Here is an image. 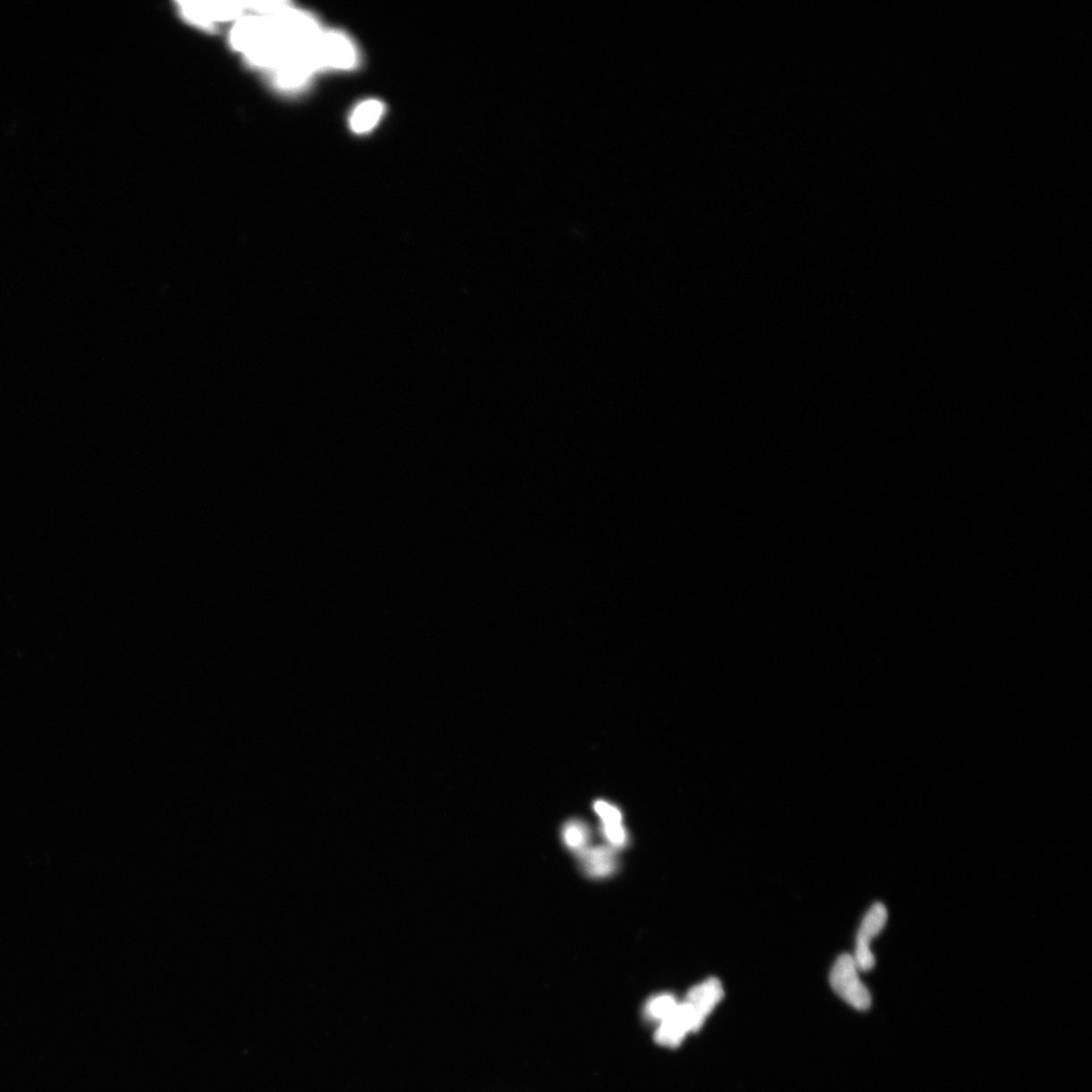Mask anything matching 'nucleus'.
Returning <instances> with one entry per match:
<instances>
[{
  "label": "nucleus",
  "mask_w": 1092,
  "mask_h": 1092,
  "mask_svg": "<svg viewBox=\"0 0 1092 1092\" xmlns=\"http://www.w3.org/2000/svg\"><path fill=\"white\" fill-rule=\"evenodd\" d=\"M855 959L850 953H843L836 961L830 971V987L838 996L859 1011H867L872 1004V997L861 980Z\"/></svg>",
  "instance_id": "f03ea898"
},
{
  "label": "nucleus",
  "mask_w": 1092,
  "mask_h": 1092,
  "mask_svg": "<svg viewBox=\"0 0 1092 1092\" xmlns=\"http://www.w3.org/2000/svg\"><path fill=\"white\" fill-rule=\"evenodd\" d=\"M316 55L320 68L348 71L357 63L355 44L340 32H322L316 46Z\"/></svg>",
  "instance_id": "20e7f679"
},
{
  "label": "nucleus",
  "mask_w": 1092,
  "mask_h": 1092,
  "mask_svg": "<svg viewBox=\"0 0 1092 1092\" xmlns=\"http://www.w3.org/2000/svg\"><path fill=\"white\" fill-rule=\"evenodd\" d=\"M725 995L724 987L718 979H710L691 988L686 1002L705 1019L710 1016L715 1007Z\"/></svg>",
  "instance_id": "6e6552de"
},
{
  "label": "nucleus",
  "mask_w": 1092,
  "mask_h": 1092,
  "mask_svg": "<svg viewBox=\"0 0 1092 1092\" xmlns=\"http://www.w3.org/2000/svg\"><path fill=\"white\" fill-rule=\"evenodd\" d=\"M888 912L886 905L878 903L871 906L859 928L856 950L853 959L860 971H869L875 966V956L871 943L886 925Z\"/></svg>",
  "instance_id": "39448f33"
},
{
  "label": "nucleus",
  "mask_w": 1092,
  "mask_h": 1092,
  "mask_svg": "<svg viewBox=\"0 0 1092 1092\" xmlns=\"http://www.w3.org/2000/svg\"><path fill=\"white\" fill-rule=\"evenodd\" d=\"M594 811L598 817L601 819L603 825H619L622 824V813L617 806L604 802L597 801L594 803Z\"/></svg>",
  "instance_id": "f8f14e48"
},
{
  "label": "nucleus",
  "mask_w": 1092,
  "mask_h": 1092,
  "mask_svg": "<svg viewBox=\"0 0 1092 1092\" xmlns=\"http://www.w3.org/2000/svg\"><path fill=\"white\" fill-rule=\"evenodd\" d=\"M561 836L568 849L580 853L588 848L591 834L588 826L584 821L572 819L564 826Z\"/></svg>",
  "instance_id": "9d476101"
},
{
  "label": "nucleus",
  "mask_w": 1092,
  "mask_h": 1092,
  "mask_svg": "<svg viewBox=\"0 0 1092 1092\" xmlns=\"http://www.w3.org/2000/svg\"><path fill=\"white\" fill-rule=\"evenodd\" d=\"M584 871L594 878H604L615 872L617 867L613 848L598 845L580 852Z\"/></svg>",
  "instance_id": "0eeeda50"
},
{
  "label": "nucleus",
  "mask_w": 1092,
  "mask_h": 1092,
  "mask_svg": "<svg viewBox=\"0 0 1092 1092\" xmlns=\"http://www.w3.org/2000/svg\"><path fill=\"white\" fill-rule=\"evenodd\" d=\"M180 6L184 17L202 26L239 19L248 10V4L235 2H183Z\"/></svg>",
  "instance_id": "423d86ee"
},
{
  "label": "nucleus",
  "mask_w": 1092,
  "mask_h": 1092,
  "mask_svg": "<svg viewBox=\"0 0 1092 1092\" xmlns=\"http://www.w3.org/2000/svg\"><path fill=\"white\" fill-rule=\"evenodd\" d=\"M602 834L613 849L622 848L627 844L628 835L625 827L619 825H602Z\"/></svg>",
  "instance_id": "ddd939ff"
},
{
  "label": "nucleus",
  "mask_w": 1092,
  "mask_h": 1092,
  "mask_svg": "<svg viewBox=\"0 0 1092 1092\" xmlns=\"http://www.w3.org/2000/svg\"><path fill=\"white\" fill-rule=\"evenodd\" d=\"M383 110V105L375 99L360 104L350 118L352 130L357 133H366L373 130L381 120Z\"/></svg>",
  "instance_id": "1a4fd4ad"
},
{
  "label": "nucleus",
  "mask_w": 1092,
  "mask_h": 1092,
  "mask_svg": "<svg viewBox=\"0 0 1092 1092\" xmlns=\"http://www.w3.org/2000/svg\"><path fill=\"white\" fill-rule=\"evenodd\" d=\"M679 1003L671 995H661L651 999L647 1005L648 1017L660 1022L671 1016Z\"/></svg>",
  "instance_id": "9b49d317"
},
{
  "label": "nucleus",
  "mask_w": 1092,
  "mask_h": 1092,
  "mask_svg": "<svg viewBox=\"0 0 1092 1092\" xmlns=\"http://www.w3.org/2000/svg\"><path fill=\"white\" fill-rule=\"evenodd\" d=\"M321 34L310 14L278 2L272 10L239 19L231 40L250 63L272 71L280 87L295 89L320 69L316 45Z\"/></svg>",
  "instance_id": "f257e3e1"
},
{
  "label": "nucleus",
  "mask_w": 1092,
  "mask_h": 1092,
  "mask_svg": "<svg viewBox=\"0 0 1092 1092\" xmlns=\"http://www.w3.org/2000/svg\"><path fill=\"white\" fill-rule=\"evenodd\" d=\"M705 1020L694 1006L685 1001L676 1007L670 1017L660 1022L656 1040L666 1047H676L688 1033L697 1032L701 1029Z\"/></svg>",
  "instance_id": "7ed1b4c3"
}]
</instances>
